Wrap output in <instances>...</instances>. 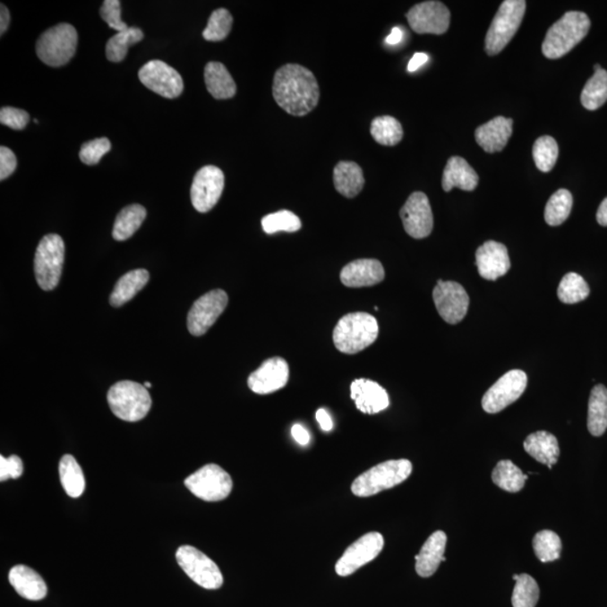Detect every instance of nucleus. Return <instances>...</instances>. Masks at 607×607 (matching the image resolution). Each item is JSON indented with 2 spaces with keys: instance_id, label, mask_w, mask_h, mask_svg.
<instances>
[{
  "instance_id": "1",
  "label": "nucleus",
  "mask_w": 607,
  "mask_h": 607,
  "mask_svg": "<svg viewBox=\"0 0 607 607\" xmlns=\"http://www.w3.org/2000/svg\"><path fill=\"white\" fill-rule=\"evenodd\" d=\"M272 95L289 115L305 116L318 107L319 82L313 73L303 65L285 64L275 73Z\"/></svg>"
},
{
  "instance_id": "2",
  "label": "nucleus",
  "mask_w": 607,
  "mask_h": 607,
  "mask_svg": "<svg viewBox=\"0 0 607 607\" xmlns=\"http://www.w3.org/2000/svg\"><path fill=\"white\" fill-rule=\"evenodd\" d=\"M591 29V20L582 12H569L548 30L543 43L545 58L556 60L569 54Z\"/></svg>"
},
{
  "instance_id": "3",
  "label": "nucleus",
  "mask_w": 607,
  "mask_h": 607,
  "mask_svg": "<svg viewBox=\"0 0 607 607\" xmlns=\"http://www.w3.org/2000/svg\"><path fill=\"white\" fill-rule=\"evenodd\" d=\"M380 327L372 315L357 312L343 316L333 331V342L342 354L355 355L377 340Z\"/></svg>"
},
{
  "instance_id": "4",
  "label": "nucleus",
  "mask_w": 607,
  "mask_h": 607,
  "mask_svg": "<svg viewBox=\"0 0 607 607\" xmlns=\"http://www.w3.org/2000/svg\"><path fill=\"white\" fill-rule=\"evenodd\" d=\"M413 472L410 460H389L360 474L352 483L351 492L358 497H371L382 491L390 490L406 481Z\"/></svg>"
},
{
  "instance_id": "5",
  "label": "nucleus",
  "mask_w": 607,
  "mask_h": 607,
  "mask_svg": "<svg viewBox=\"0 0 607 607\" xmlns=\"http://www.w3.org/2000/svg\"><path fill=\"white\" fill-rule=\"evenodd\" d=\"M107 402L114 415L126 422H138L148 415L152 399L144 385L123 380L111 387Z\"/></svg>"
},
{
  "instance_id": "6",
  "label": "nucleus",
  "mask_w": 607,
  "mask_h": 607,
  "mask_svg": "<svg viewBox=\"0 0 607 607\" xmlns=\"http://www.w3.org/2000/svg\"><path fill=\"white\" fill-rule=\"evenodd\" d=\"M526 11L525 0H505L501 3L486 35L485 50L488 56L500 54L512 41L520 29Z\"/></svg>"
},
{
  "instance_id": "7",
  "label": "nucleus",
  "mask_w": 607,
  "mask_h": 607,
  "mask_svg": "<svg viewBox=\"0 0 607 607\" xmlns=\"http://www.w3.org/2000/svg\"><path fill=\"white\" fill-rule=\"evenodd\" d=\"M78 33L73 25L60 23L48 29L39 37L37 54L43 64L50 67H63L76 55Z\"/></svg>"
},
{
  "instance_id": "8",
  "label": "nucleus",
  "mask_w": 607,
  "mask_h": 607,
  "mask_svg": "<svg viewBox=\"0 0 607 607\" xmlns=\"http://www.w3.org/2000/svg\"><path fill=\"white\" fill-rule=\"evenodd\" d=\"M64 252V242L58 235H46L39 242L34 258L35 278L39 288L54 290L59 285Z\"/></svg>"
},
{
  "instance_id": "9",
  "label": "nucleus",
  "mask_w": 607,
  "mask_h": 607,
  "mask_svg": "<svg viewBox=\"0 0 607 607\" xmlns=\"http://www.w3.org/2000/svg\"><path fill=\"white\" fill-rule=\"evenodd\" d=\"M175 558L189 578L205 589H218L224 583L218 566L205 553L192 545H182Z\"/></svg>"
},
{
  "instance_id": "10",
  "label": "nucleus",
  "mask_w": 607,
  "mask_h": 607,
  "mask_svg": "<svg viewBox=\"0 0 607 607\" xmlns=\"http://www.w3.org/2000/svg\"><path fill=\"white\" fill-rule=\"evenodd\" d=\"M193 495L206 501L226 500L231 494L233 482L230 474L218 465L209 464L198 469L184 481Z\"/></svg>"
},
{
  "instance_id": "11",
  "label": "nucleus",
  "mask_w": 607,
  "mask_h": 607,
  "mask_svg": "<svg viewBox=\"0 0 607 607\" xmlns=\"http://www.w3.org/2000/svg\"><path fill=\"white\" fill-rule=\"evenodd\" d=\"M526 386L527 376L525 372L516 369V371L506 372L483 395L482 400L483 411L490 415H496L505 410L521 398Z\"/></svg>"
},
{
  "instance_id": "12",
  "label": "nucleus",
  "mask_w": 607,
  "mask_h": 607,
  "mask_svg": "<svg viewBox=\"0 0 607 607\" xmlns=\"http://www.w3.org/2000/svg\"><path fill=\"white\" fill-rule=\"evenodd\" d=\"M227 303V294L222 289H215L202 295L189 311L187 318L189 332L195 337L204 336L223 314Z\"/></svg>"
},
{
  "instance_id": "13",
  "label": "nucleus",
  "mask_w": 607,
  "mask_h": 607,
  "mask_svg": "<svg viewBox=\"0 0 607 607\" xmlns=\"http://www.w3.org/2000/svg\"><path fill=\"white\" fill-rule=\"evenodd\" d=\"M384 536L378 532H369L347 547L336 565V571L341 577H346L364 565L376 560L384 549Z\"/></svg>"
},
{
  "instance_id": "14",
  "label": "nucleus",
  "mask_w": 607,
  "mask_h": 607,
  "mask_svg": "<svg viewBox=\"0 0 607 607\" xmlns=\"http://www.w3.org/2000/svg\"><path fill=\"white\" fill-rule=\"evenodd\" d=\"M223 171L215 166L202 167L197 171L191 189L192 204L200 213H208L218 204L224 191Z\"/></svg>"
},
{
  "instance_id": "15",
  "label": "nucleus",
  "mask_w": 607,
  "mask_h": 607,
  "mask_svg": "<svg viewBox=\"0 0 607 607\" xmlns=\"http://www.w3.org/2000/svg\"><path fill=\"white\" fill-rule=\"evenodd\" d=\"M139 79L148 90L165 98H177L184 91L182 76L164 61H149L140 69Z\"/></svg>"
},
{
  "instance_id": "16",
  "label": "nucleus",
  "mask_w": 607,
  "mask_h": 607,
  "mask_svg": "<svg viewBox=\"0 0 607 607\" xmlns=\"http://www.w3.org/2000/svg\"><path fill=\"white\" fill-rule=\"evenodd\" d=\"M433 301L439 315L449 324L460 323L468 313V294L455 281L439 280L433 289Z\"/></svg>"
},
{
  "instance_id": "17",
  "label": "nucleus",
  "mask_w": 607,
  "mask_h": 607,
  "mask_svg": "<svg viewBox=\"0 0 607 607\" xmlns=\"http://www.w3.org/2000/svg\"><path fill=\"white\" fill-rule=\"evenodd\" d=\"M405 231L420 240L428 237L433 230V213L424 192H413L399 212Z\"/></svg>"
},
{
  "instance_id": "18",
  "label": "nucleus",
  "mask_w": 607,
  "mask_h": 607,
  "mask_svg": "<svg viewBox=\"0 0 607 607\" xmlns=\"http://www.w3.org/2000/svg\"><path fill=\"white\" fill-rule=\"evenodd\" d=\"M450 11L441 2L417 4L406 14L408 24L417 34L446 33L450 26Z\"/></svg>"
},
{
  "instance_id": "19",
  "label": "nucleus",
  "mask_w": 607,
  "mask_h": 607,
  "mask_svg": "<svg viewBox=\"0 0 607 607\" xmlns=\"http://www.w3.org/2000/svg\"><path fill=\"white\" fill-rule=\"evenodd\" d=\"M289 380L287 362L280 357L266 360L248 380L249 389L253 393L267 395L284 389Z\"/></svg>"
},
{
  "instance_id": "20",
  "label": "nucleus",
  "mask_w": 607,
  "mask_h": 607,
  "mask_svg": "<svg viewBox=\"0 0 607 607\" xmlns=\"http://www.w3.org/2000/svg\"><path fill=\"white\" fill-rule=\"evenodd\" d=\"M479 275L486 280H496L508 274L511 268L508 248L496 241H487L476 252Z\"/></svg>"
},
{
  "instance_id": "21",
  "label": "nucleus",
  "mask_w": 607,
  "mask_h": 607,
  "mask_svg": "<svg viewBox=\"0 0 607 607\" xmlns=\"http://www.w3.org/2000/svg\"><path fill=\"white\" fill-rule=\"evenodd\" d=\"M340 279L346 287H372L385 279V269L376 259H359L343 267Z\"/></svg>"
},
{
  "instance_id": "22",
  "label": "nucleus",
  "mask_w": 607,
  "mask_h": 607,
  "mask_svg": "<svg viewBox=\"0 0 607 607\" xmlns=\"http://www.w3.org/2000/svg\"><path fill=\"white\" fill-rule=\"evenodd\" d=\"M350 391L355 406L364 415H377L389 406V394L376 381L360 378L352 382Z\"/></svg>"
},
{
  "instance_id": "23",
  "label": "nucleus",
  "mask_w": 607,
  "mask_h": 607,
  "mask_svg": "<svg viewBox=\"0 0 607 607\" xmlns=\"http://www.w3.org/2000/svg\"><path fill=\"white\" fill-rule=\"evenodd\" d=\"M513 133V120L504 116H497L492 121L479 126L474 131V138L483 151L500 152L506 147Z\"/></svg>"
},
{
  "instance_id": "24",
  "label": "nucleus",
  "mask_w": 607,
  "mask_h": 607,
  "mask_svg": "<svg viewBox=\"0 0 607 607\" xmlns=\"http://www.w3.org/2000/svg\"><path fill=\"white\" fill-rule=\"evenodd\" d=\"M447 534L443 531L434 532L429 539L425 541L421 551L415 557V569L417 575L421 577L428 578L433 576L438 570L440 564L446 561L444 551H446Z\"/></svg>"
},
{
  "instance_id": "25",
  "label": "nucleus",
  "mask_w": 607,
  "mask_h": 607,
  "mask_svg": "<svg viewBox=\"0 0 607 607\" xmlns=\"http://www.w3.org/2000/svg\"><path fill=\"white\" fill-rule=\"evenodd\" d=\"M478 175L473 167L461 157H452L448 160L443 171L442 188L444 192H451L453 188L473 192L478 186Z\"/></svg>"
},
{
  "instance_id": "26",
  "label": "nucleus",
  "mask_w": 607,
  "mask_h": 607,
  "mask_svg": "<svg viewBox=\"0 0 607 607\" xmlns=\"http://www.w3.org/2000/svg\"><path fill=\"white\" fill-rule=\"evenodd\" d=\"M10 583L21 597L29 601H41L47 596L46 582L37 571L28 566L19 565L13 567L8 576Z\"/></svg>"
},
{
  "instance_id": "27",
  "label": "nucleus",
  "mask_w": 607,
  "mask_h": 607,
  "mask_svg": "<svg viewBox=\"0 0 607 607\" xmlns=\"http://www.w3.org/2000/svg\"><path fill=\"white\" fill-rule=\"evenodd\" d=\"M523 447L532 458L548 466L549 469H552V466L556 465L560 458V443L557 438L547 431H538V432L530 434L523 443Z\"/></svg>"
},
{
  "instance_id": "28",
  "label": "nucleus",
  "mask_w": 607,
  "mask_h": 607,
  "mask_svg": "<svg viewBox=\"0 0 607 607\" xmlns=\"http://www.w3.org/2000/svg\"><path fill=\"white\" fill-rule=\"evenodd\" d=\"M334 187L346 198H354L362 192L364 186V175L362 167L352 161H341L334 167Z\"/></svg>"
},
{
  "instance_id": "29",
  "label": "nucleus",
  "mask_w": 607,
  "mask_h": 607,
  "mask_svg": "<svg viewBox=\"0 0 607 607\" xmlns=\"http://www.w3.org/2000/svg\"><path fill=\"white\" fill-rule=\"evenodd\" d=\"M204 78L206 88L215 99H228L236 94V83L221 63L206 64Z\"/></svg>"
},
{
  "instance_id": "30",
  "label": "nucleus",
  "mask_w": 607,
  "mask_h": 607,
  "mask_svg": "<svg viewBox=\"0 0 607 607\" xmlns=\"http://www.w3.org/2000/svg\"><path fill=\"white\" fill-rule=\"evenodd\" d=\"M150 279V274L145 269H136L127 272L117 281L109 298L113 307H120L131 301L136 294L145 287Z\"/></svg>"
},
{
  "instance_id": "31",
  "label": "nucleus",
  "mask_w": 607,
  "mask_h": 607,
  "mask_svg": "<svg viewBox=\"0 0 607 607\" xmlns=\"http://www.w3.org/2000/svg\"><path fill=\"white\" fill-rule=\"evenodd\" d=\"M587 428L594 437H601L607 430V389L596 385L588 402Z\"/></svg>"
},
{
  "instance_id": "32",
  "label": "nucleus",
  "mask_w": 607,
  "mask_h": 607,
  "mask_svg": "<svg viewBox=\"0 0 607 607\" xmlns=\"http://www.w3.org/2000/svg\"><path fill=\"white\" fill-rule=\"evenodd\" d=\"M147 218V209L142 205L126 206L117 215L113 227V237L116 241H126L139 230Z\"/></svg>"
},
{
  "instance_id": "33",
  "label": "nucleus",
  "mask_w": 607,
  "mask_h": 607,
  "mask_svg": "<svg viewBox=\"0 0 607 607\" xmlns=\"http://www.w3.org/2000/svg\"><path fill=\"white\" fill-rule=\"evenodd\" d=\"M60 481L64 490L73 499H78L86 488L82 469L72 455H64L59 464Z\"/></svg>"
},
{
  "instance_id": "34",
  "label": "nucleus",
  "mask_w": 607,
  "mask_h": 607,
  "mask_svg": "<svg viewBox=\"0 0 607 607\" xmlns=\"http://www.w3.org/2000/svg\"><path fill=\"white\" fill-rule=\"evenodd\" d=\"M492 479L501 490L517 492L525 487L527 476L511 460H501L492 470Z\"/></svg>"
},
{
  "instance_id": "35",
  "label": "nucleus",
  "mask_w": 607,
  "mask_h": 607,
  "mask_svg": "<svg viewBox=\"0 0 607 607\" xmlns=\"http://www.w3.org/2000/svg\"><path fill=\"white\" fill-rule=\"evenodd\" d=\"M582 105L588 111H596L607 101V72L604 69L597 70L594 76L585 85L580 96Z\"/></svg>"
},
{
  "instance_id": "36",
  "label": "nucleus",
  "mask_w": 607,
  "mask_h": 607,
  "mask_svg": "<svg viewBox=\"0 0 607 607\" xmlns=\"http://www.w3.org/2000/svg\"><path fill=\"white\" fill-rule=\"evenodd\" d=\"M573 209V195L567 189L553 193L545 205L544 219L550 227L561 226L569 218Z\"/></svg>"
},
{
  "instance_id": "37",
  "label": "nucleus",
  "mask_w": 607,
  "mask_h": 607,
  "mask_svg": "<svg viewBox=\"0 0 607 607\" xmlns=\"http://www.w3.org/2000/svg\"><path fill=\"white\" fill-rule=\"evenodd\" d=\"M144 34L138 28H129L123 32H117L108 39L107 44V56L111 63H122L125 59L129 48L134 44L142 41Z\"/></svg>"
},
{
  "instance_id": "38",
  "label": "nucleus",
  "mask_w": 607,
  "mask_h": 607,
  "mask_svg": "<svg viewBox=\"0 0 607 607\" xmlns=\"http://www.w3.org/2000/svg\"><path fill=\"white\" fill-rule=\"evenodd\" d=\"M371 133L377 143L386 147L398 144L404 135L402 124L389 115L376 117L372 123Z\"/></svg>"
},
{
  "instance_id": "39",
  "label": "nucleus",
  "mask_w": 607,
  "mask_h": 607,
  "mask_svg": "<svg viewBox=\"0 0 607 607\" xmlns=\"http://www.w3.org/2000/svg\"><path fill=\"white\" fill-rule=\"evenodd\" d=\"M516 587H514L512 604L513 607H535L540 598L538 583L530 575H514Z\"/></svg>"
},
{
  "instance_id": "40",
  "label": "nucleus",
  "mask_w": 607,
  "mask_h": 607,
  "mask_svg": "<svg viewBox=\"0 0 607 607\" xmlns=\"http://www.w3.org/2000/svg\"><path fill=\"white\" fill-rule=\"evenodd\" d=\"M532 153H534L536 168L543 173H549L556 165L558 156H560V148L552 136L545 135L535 141Z\"/></svg>"
},
{
  "instance_id": "41",
  "label": "nucleus",
  "mask_w": 607,
  "mask_h": 607,
  "mask_svg": "<svg viewBox=\"0 0 607 607\" xmlns=\"http://www.w3.org/2000/svg\"><path fill=\"white\" fill-rule=\"evenodd\" d=\"M589 287L582 276L569 272L561 279L558 298L565 304H577L588 297Z\"/></svg>"
},
{
  "instance_id": "42",
  "label": "nucleus",
  "mask_w": 607,
  "mask_h": 607,
  "mask_svg": "<svg viewBox=\"0 0 607 607\" xmlns=\"http://www.w3.org/2000/svg\"><path fill=\"white\" fill-rule=\"evenodd\" d=\"M561 548L560 535L552 531L543 530L534 535V549L540 561L551 562L560 560Z\"/></svg>"
},
{
  "instance_id": "43",
  "label": "nucleus",
  "mask_w": 607,
  "mask_h": 607,
  "mask_svg": "<svg viewBox=\"0 0 607 607\" xmlns=\"http://www.w3.org/2000/svg\"><path fill=\"white\" fill-rule=\"evenodd\" d=\"M233 25V17L231 13L226 8H219L210 15L208 26L202 32V38L206 41L219 42L228 37Z\"/></svg>"
},
{
  "instance_id": "44",
  "label": "nucleus",
  "mask_w": 607,
  "mask_h": 607,
  "mask_svg": "<svg viewBox=\"0 0 607 607\" xmlns=\"http://www.w3.org/2000/svg\"><path fill=\"white\" fill-rule=\"evenodd\" d=\"M261 226L267 235H275L277 232L294 233L301 230V219L290 210L267 215L262 218Z\"/></svg>"
},
{
  "instance_id": "45",
  "label": "nucleus",
  "mask_w": 607,
  "mask_h": 607,
  "mask_svg": "<svg viewBox=\"0 0 607 607\" xmlns=\"http://www.w3.org/2000/svg\"><path fill=\"white\" fill-rule=\"evenodd\" d=\"M111 141L107 138H100L90 141L82 145L79 158L81 162L87 166H95L98 164L107 152L111 151Z\"/></svg>"
},
{
  "instance_id": "46",
  "label": "nucleus",
  "mask_w": 607,
  "mask_h": 607,
  "mask_svg": "<svg viewBox=\"0 0 607 607\" xmlns=\"http://www.w3.org/2000/svg\"><path fill=\"white\" fill-rule=\"evenodd\" d=\"M100 16L107 21L109 28L117 30V32H123V30L129 29V26L121 19V2H118V0H105L100 8Z\"/></svg>"
},
{
  "instance_id": "47",
  "label": "nucleus",
  "mask_w": 607,
  "mask_h": 607,
  "mask_svg": "<svg viewBox=\"0 0 607 607\" xmlns=\"http://www.w3.org/2000/svg\"><path fill=\"white\" fill-rule=\"evenodd\" d=\"M30 115L23 109L3 107L0 111V123L12 130L21 131L29 124Z\"/></svg>"
},
{
  "instance_id": "48",
  "label": "nucleus",
  "mask_w": 607,
  "mask_h": 607,
  "mask_svg": "<svg viewBox=\"0 0 607 607\" xmlns=\"http://www.w3.org/2000/svg\"><path fill=\"white\" fill-rule=\"evenodd\" d=\"M23 472V461L19 456H12L10 458L0 456V481L6 482L11 478H20Z\"/></svg>"
},
{
  "instance_id": "49",
  "label": "nucleus",
  "mask_w": 607,
  "mask_h": 607,
  "mask_svg": "<svg viewBox=\"0 0 607 607\" xmlns=\"http://www.w3.org/2000/svg\"><path fill=\"white\" fill-rule=\"evenodd\" d=\"M17 160L14 152L6 147L0 148V180H5L14 173Z\"/></svg>"
},
{
  "instance_id": "50",
  "label": "nucleus",
  "mask_w": 607,
  "mask_h": 607,
  "mask_svg": "<svg viewBox=\"0 0 607 607\" xmlns=\"http://www.w3.org/2000/svg\"><path fill=\"white\" fill-rule=\"evenodd\" d=\"M292 435L295 441L301 446H307L311 442V435L307 430L301 424H295L292 428Z\"/></svg>"
},
{
  "instance_id": "51",
  "label": "nucleus",
  "mask_w": 607,
  "mask_h": 607,
  "mask_svg": "<svg viewBox=\"0 0 607 607\" xmlns=\"http://www.w3.org/2000/svg\"><path fill=\"white\" fill-rule=\"evenodd\" d=\"M316 420H318L321 428H322L325 432H329V431L333 429L331 416H329V413L323 410V408H320V410L316 412Z\"/></svg>"
},
{
  "instance_id": "52",
  "label": "nucleus",
  "mask_w": 607,
  "mask_h": 607,
  "mask_svg": "<svg viewBox=\"0 0 607 607\" xmlns=\"http://www.w3.org/2000/svg\"><path fill=\"white\" fill-rule=\"evenodd\" d=\"M428 60H429L428 55L423 54V52H417V54L413 56L410 64H408L407 67L408 72L410 73L416 72V70L420 69L422 65H424L426 63H428Z\"/></svg>"
},
{
  "instance_id": "53",
  "label": "nucleus",
  "mask_w": 607,
  "mask_h": 607,
  "mask_svg": "<svg viewBox=\"0 0 607 607\" xmlns=\"http://www.w3.org/2000/svg\"><path fill=\"white\" fill-rule=\"evenodd\" d=\"M11 15L8 8L2 4L0 6V34H5L8 26H10Z\"/></svg>"
},
{
  "instance_id": "54",
  "label": "nucleus",
  "mask_w": 607,
  "mask_h": 607,
  "mask_svg": "<svg viewBox=\"0 0 607 607\" xmlns=\"http://www.w3.org/2000/svg\"><path fill=\"white\" fill-rule=\"evenodd\" d=\"M596 219L600 226L607 227V197L602 201L600 208H598Z\"/></svg>"
},
{
  "instance_id": "55",
  "label": "nucleus",
  "mask_w": 607,
  "mask_h": 607,
  "mask_svg": "<svg viewBox=\"0 0 607 607\" xmlns=\"http://www.w3.org/2000/svg\"><path fill=\"white\" fill-rule=\"evenodd\" d=\"M403 38V32L402 30L399 28H394L393 30H391V33L387 37L386 42L390 44V46H395V44H398L400 41H402Z\"/></svg>"
},
{
  "instance_id": "56",
  "label": "nucleus",
  "mask_w": 607,
  "mask_h": 607,
  "mask_svg": "<svg viewBox=\"0 0 607 607\" xmlns=\"http://www.w3.org/2000/svg\"><path fill=\"white\" fill-rule=\"evenodd\" d=\"M144 387H145V389H151V387H152L151 382H149V381L144 382Z\"/></svg>"
}]
</instances>
